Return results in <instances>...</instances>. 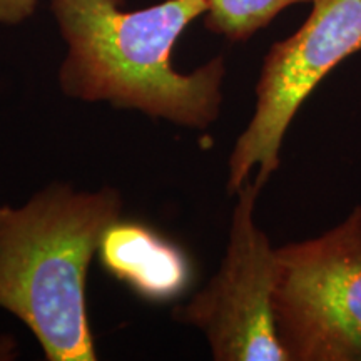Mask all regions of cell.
Wrapping results in <instances>:
<instances>
[{"instance_id": "cell-1", "label": "cell", "mask_w": 361, "mask_h": 361, "mask_svg": "<svg viewBox=\"0 0 361 361\" xmlns=\"http://www.w3.org/2000/svg\"><path fill=\"white\" fill-rule=\"evenodd\" d=\"M124 0H51L67 45L59 87L80 102H107L179 128H211L223 107L224 57L196 71L173 66L178 39L206 16L207 0H164L123 11Z\"/></svg>"}, {"instance_id": "cell-2", "label": "cell", "mask_w": 361, "mask_h": 361, "mask_svg": "<svg viewBox=\"0 0 361 361\" xmlns=\"http://www.w3.org/2000/svg\"><path fill=\"white\" fill-rule=\"evenodd\" d=\"M114 188L40 189L25 204L0 202V310L16 316L49 361H96L85 284L104 233L123 214Z\"/></svg>"}, {"instance_id": "cell-3", "label": "cell", "mask_w": 361, "mask_h": 361, "mask_svg": "<svg viewBox=\"0 0 361 361\" xmlns=\"http://www.w3.org/2000/svg\"><path fill=\"white\" fill-rule=\"evenodd\" d=\"M273 311L290 361H361V206L319 236L276 247Z\"/></svg>"}, {"instance_id": "cell-4", "label": "cell", "mask_w": 361, "mask_h": 361, "mask_svg": "<svg viewBox=\"0 0 361 361\" xmlns=\"http://www.w3.org/2000/svg\"><path fill=\"white\" fill-rule=\"evenodd\" d=\"M305 24L266 54L255 112L229 156V194L251 178L261 186L268 183L300 107L340 62L361 51V0H313Z\"/></svg>"}, {"instance_id": "cell-5", "label": "cell", "mask_w": 361, "mask_h": 361, "mask_svg": "<svg viewBox=\"0 0 361 361\" xmlns=\"http://www.w3.org/2000/svg\"><path fill=\"white\" fill-rule=\"evenodd\" d=\"M258 180L238 189L226 255L189 303L174 310L180 323L204 335L216 361H290L273 311L276 247L256 223Z\"/></svg>"}, {"instance_id": "cell-6", "label": "cell", "mask_w": 361, "mask_h": 361, "mask_svg": "<svg viewBox=\"0 0 361 361\" xmlns=\"http://www.w3.org/2000/svg\"><path fill=\"white\" fill-rule=\"evenodd\" d=\"M97 256L111 276L152 303L178 300L192 278L186 251L139 221L117 219L111 224Z\"/></svg>"}, {"instance_id": "cell-7", "label": "cell", "mask_w": 361, "mask_h": 361, "mask_svg": "<svg viewBox=\"0 0 361 361\" xmlns=\"http://www.w3.org/2000/svg\"><path fill=\"white\" fill-rule=\"evenodd\" d=\"M204 24L211 32L241 42L269 24L284 8L313 0H207Z\"/></svg>"}, {"instance_id": "cell-8", "label": "cell", "mask_w": 361, "mask_h": 361, "mask_svg": "<svg viewBox=\"0 0 361 361\" xmlns=\"http://www.w3.org/2000/svg\"><path fill=\"white\" fill-rule=\"evenodd\" d=\"M40 0H0V24L17 25L29 19Z\"/></svg>"}]
</instances>
